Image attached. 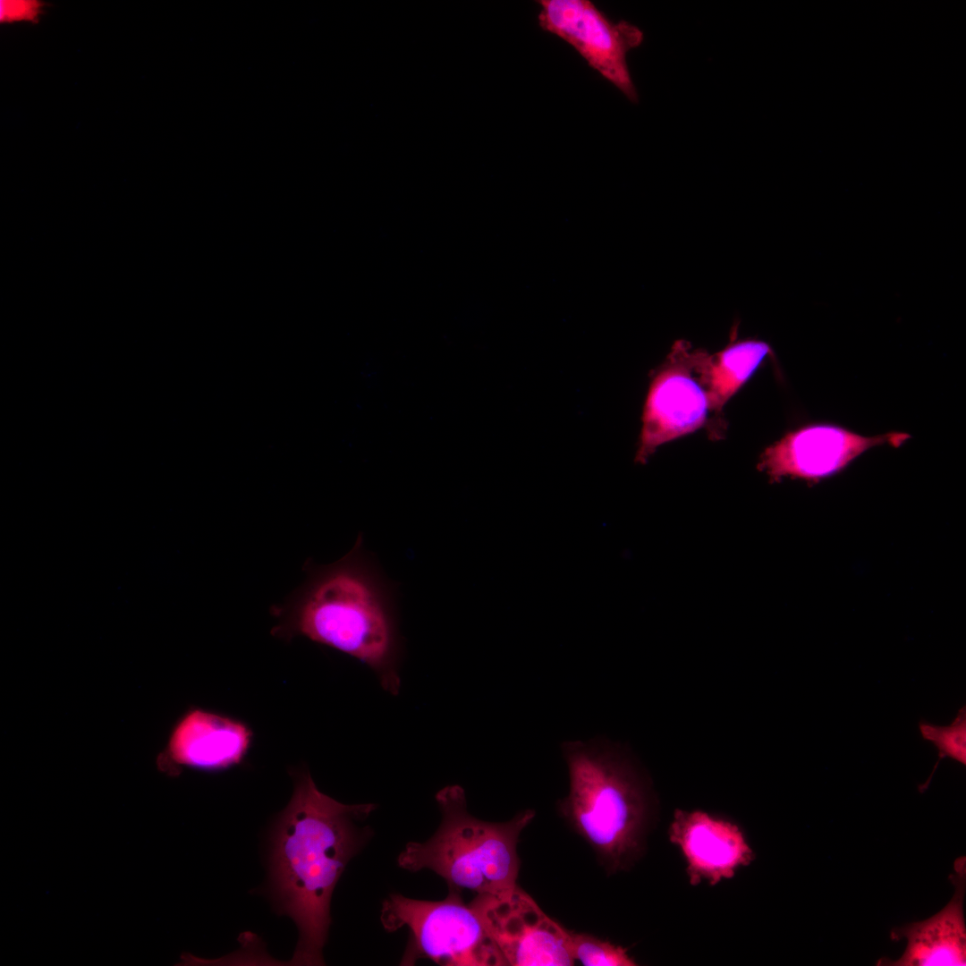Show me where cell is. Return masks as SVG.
I'll use <instances>...</instances> for the list:
<instances>
[{
	"label": "cell",
	"mask_w": 966,
	"mask_h": 966,
	"mask_svg": "<svg viewBox=\"0 0 966 966\" xmlns=\"http://www.w3.org/2000/svg\"><path fill=\"white\" fill-rule=\"evenodd\" d=\"M919 728L922 738L931 741L938 750L939 760L948 757L962 765L966 764L965 706L960 708L953 723L947 726L921 721Z\"/></svg>",
	"instance_id": "obj_15"
},
{
	"label": "cell",
	"mask_w": 966,
	"mask_h": 966,
	"mask_svg": "<svg viewBox=\"0 0 966 966\" xmlns=\"http://www.w3.org/2000/svg\"><path fill=\"white\" fill-rule=\"evenodd\" d=\"M570 945L574 961L586 966L637 965L626 948L588 934L571 932Z\"/></svg>",
	"instance_id": "obj_14"
},
{
	"label": "cell",
	"mask_w": 966,
	"mask_h": 966,
	"mask_svg": "<svg viewBox=\"0 0 966 966\" xmlns=\"http://www.w3.org/2000/svg\"><path fill=\"white\" fill-rule=\"evenodd\" d=\"M709 355L677 340L654 370L643 407L636 462L646 463L660 445L708 426Z\"/></svg>",
	"instance_id": "obj_6"
},
{
	"label": "cell",
	"mask_w": 966,
	"mask_h": 966,
	"mask_svg": "<svg viewBox=\"0 0 966 966\" xmlns=\"http://www.w3.org/2000/svg\"><path fill=\"white\" fill-rule=\"evenodd\" d=\"M436 801L442 815L438 829L423 843H408L398 856L399 867L432 870L459 893L477 895L516 886L519 837L535 811H520L504 822L479 819L468 811L465 792L457 784L438 791Z\"/></svg>",
	"instance_id": "obj_4"
},
{
	"label": "cell",
	"mask_w": 966,
	"mask_h": 966,
	"mask_svg": "<svg viewBox=\"0 0 966 966\" xmlns=\"http://www.w3.org/2000/svg\"><path fill=\"white\" fill-rule=\"evenodd\" d=\"M307 578L290 598L273 608L280 638L304 636L369 666L385 690L400 688V639L395 592L365 550L361 534L343 557L327 565L306 564Z\"/></svg>",
	"instance_id": "obj_2"
},
{
	"label": "cell",
	"mask_w": 966,
	"mask_h": 966,
	"mask_svg": "<svg viewBox=\"0 0 966 966\" xmlns=\"http://www.w3.org/2000/svg\"><path fill=\"white\" fill-rule=\"evenodd\" d=\"M252 733L241 721L201 708L184 713L173 727L157 768L176 776L184 768L218 771L239 764L248 752Z\"/></svg>",
	"instance_id": "obj_10"
},
{
	"label": "cell",
	"mask_w": 966,
	"mask_h": 966,
	"mask_svg": "<svg viewBox=\"0 0 966 966\" xmlns=\"http://www.w3.org/2000/svg\"><path fill=\"white\" fill-rule=\"evenodd\" d=\"M668 835L685 860L692 886L702 880L715 886L732 878L755 859L738 825L703 810L675 809Z\"/></svg>",
	"instance_id": "obj_11"
},
{
	"label": "cell",
	"mask_w": 966,
	"mask_h": 966,
	"mask_svg": "<svg viewBox=\"0 0 966 966\" xmlns=\"http://www.w3.org/2000/svg\"><path fill=\"white\" fill-rule=\"evenodd\" d=\"M738 325H734L729 343L720 352L710 354L708 385L711 419L708 426L711 438H719L724 430L723 408L750 378L767 356H773L771 346L761 340H737Z\"/></svg>",
	"instance_id": "obj_13"
},
{
	"label": "cell",
	"mask_w": 966,
	"mask_h": 966,
	"mask_svg": "<svg viewBox=\"0 0 966 966\" xmlns=\"http://www.w3.org/2000/svg\"><path fill=\"white\" fill-rule=\"evenodd\" d=\"M45 11V4L37 0H2L0 21L3 24L36 22Z\"/></svg>",
	"instance_id": "obj_16"
},
{
	"label": "cell",
	"mask_w": 966,
	"mask_h": 966,
	"mask_svg": "<svg viewBox=\"0 0 966 966\" xmlns=\"http://www.w3.org/2000/svg\"><path fill=\"white\" fill-rule=\"evenodd\" d=\"M910 438L902 432L865 436L835 424H810L767 447L758 467L772 482L791 478L817 483L840 472L872 447L886 444L899 447Z\"/></svg>",
	"instance_id": "obj_9"
},
{
	"label": "cell",
	"mask_w": 966,
	"mask_h": 966,
	"mask_svg": "<svg viewBox=\"0 0 966 966\" xmlns=\"http://www.w3.org/2000/svg\"><path fill=\"white\" fill-rule=\"evenodd\" d=\"M376 808L341 803L319 791L307 770L294 775L292 798L270 835L267 889L276 913L298 928L292 964H324L332 895L346 865L371 837L363 823Z\"/></svg>",
	"instance_id": "obj_1"
},
{
	"label": "cell",
	"mask_w": 966,
	"mask_h": 966,
	"mask_svg": "<svg viewBox=\"0 0 966 966\" xmlns=\"http://www.w3.org/2000/svg\"><path fill=\"white\" fill-rule=\"evenodd\" d=\"M950 879L954 893L946 906L922 921L892 929L894 941L907 940L904 953L896 961L882 958L877 965L931 966L966 965V928L963 901L966 887L965 857L953 864Z\"/></svg>",
	"instance_id": "obj_12"
},
{
	"label": "cell",
	"mask_w": 966,
	"mask_h": 966,
	"mask_svg": "<svg viewBox=\"0 0 966 966\" xmlns=\"http://www.w3.org/2000/svg\"><path fill=\"white\" fill-rule=\"evenodd\" d=\"M539 27L570 44L601 76L631 102L639 95L627 64V54L644 35L626 21L614 22L589 0H539Z\"/></svg>",
	"instance_id": "obj_8"
},
{
	"label": "cell",
	"mask_w": 966,
	"mask_h": 966,
	"mask_svg": "<svg viewBox=\"0 0 966 966\" xmlns=\"http://www.w3.org/2000/svg\"><path fill=\"white\" fill-rule=\"evenodd\" d=\"M562 753L569 792L558 802L567 824L609 874L642 854L656 807L650 783L631 754L606 740L568 741Z\"/></svg>",
	"instance_id": "obj_3"
},
{
	"label": "cell",
	"mask_w": 966,
	"mask_h": 966,
	"mask_svg": "<svg viewBox=\"0 0 966 966\" xmlns=\"http://www.w3.org/2000/svg\"><path fill=\"white\" fill-rule=\"evenodd\" d=\"M508 965L570 966L571 932L518 885L477 894L469 903Z\"/></svg>",
	"instance_id": "obj_7"
},
{
	"label": "cell",
	"mask_w": 966,
	"mask_h": 966,
	"mask_svg": "<svg viewBox=\"0 0 966 966\" xmlns=\"http://www.w3.org/2000/svg\"><path fill=\"white\" fill-rule=\"evenodd\" d=\"M380 919L389 932L405 928L410 933L402 965L423 958L445 966L508 965L459 892L449 890L436 902L392 894L383 902Z\"/></svg>",
	"instance_id": "obj_5"
}]
</instances>
